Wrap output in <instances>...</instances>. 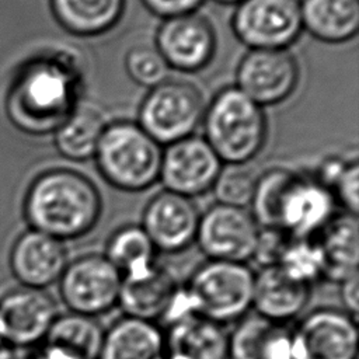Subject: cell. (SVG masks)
<instances>
[{"label": "cell", "instance_id": "obj_26", "mask_svg": "<svg viewBox=\"0 0 359 359\" xmlns=\"http://www.w3.org/2000/svg\"><path fill=\"white\" fill-rule=\"evenodd\" d=\"M102 116L90 108H76L55 130V144L69 160L83 161L94 157L105 129Z\"/></svg>", "mask_w": 359, "mask_h": 359}, {"label": "cell", "instance_id": "obj_31", "mask_svg": "<svg viewBox=\"0 0 359 359\" xmlns=\"http://www.w3.org/2000/svg\"><path fill=\"white\" fill-rule=\"evenodd\" d=\"M257 178L244 165H229L222 168L212 189L217 203L245 208L251 203Z\"/></svg>", "mask_w": 359, "mask_h": 359}, {"label": "cell", "instance_id": "obj_35", "mask_svg": "<svg viewBox=\"0 0 359 359\" xmlns=\"http://www.w3.org/2000/svg\"><path fill=\"white\" fill-rule=\"evenodd\" d=\"M205 0H142L144 7L161 18H172L195 13Z\"/></svg>", "mask_w": 359, "mask_h": 359}, {"label": "cell", "instance_id": "obj_33", "mask_svg": "<svg viewBox=\"0 0 359 359\" xmlns=\"http://www.w3.org/2000/svg\"><path fill=\"white\" fill-rule=\"evenodd\" d=\"M358 184H359V165L356 158L345 161L335 180L332 181L330 189L335 201H338L348 213L358 216L359 209V196H358Z\"/></svg>", "mask_w": 359, "mask_h": 359}, {"label": "cell", "instance_id": "obj_13", "mask_svg": "<svg viewBox=\"0 0 359 359\" xmlns=\"http://www.w3.org/2000/svg\"><path fill=\"white\" fill-rule=\"evenodd\" d=\"M154 48L170 69L199 72L213 59L216 35L203 17L192 13L165 18L157 29Z\"/></svg>", "mask_w": 359, "mask_h": 359}, {"label": "cell", "instance_id": "obj_9", "mask_svg": "<svg viewBox=\"0 0 359 359\" xmlns=\"http://www.w3.org/2000/svg\"><path fill=\"white\" fill-rule=\"evenodd\" d=\"M290 330L294 359H358V320L342 309L311 310Z\"/></svg>", "mask_w": 359, "mask_h": 359}, {"label": "cell", "instance_id": "obj_40", "mask_svg": "<svg viewBox=\"0 0 359 359\" xmlns=\"http://www.w3.org/2000/svg\"><path fill=\"white\" fill-rule=\"evenodd\" d=\"M1 342H4V341H3V338H1V334H0V344H1Z\"/></svg>", "mask_w": 359, "mask_h": 359}, {"label": "cell", "instance_id": "obj_21", "mask_svg": "<svg viewBox=\"0 0 359 359\" xmlns=\"http://www.w3.org/2000/svg\"><path fill=\"white\" fill-rule=\"evenodd\" d=\"M314 238L324 259L323 279L341 283L358 275L359 224L355 215H335Z\"/></svg>", "mask_w": 359, "mask_h": 359}, {"label": "cell", "instance_id": "obj_28", "mask_svg": "<svg viewBox=\"0 0 359 359\" xmlns=\"http://www.w3.org/2000/svg\"><path fill=\"white\" fill-rule=\"evenodd\" d=\"M293 172L285 168H272L257 178L251 199L252 217L261 229H279V206L283 192L293 178Z\"/></svg>", "mask_w": 359, "mask_h": 359}, {"label": "cell", "instance_id": "obj_6", "mask_svg": "<svg viewBox=\"0 0 359 359\" xmlns=\"http://www.w3.org/2000/svg\"><path fill=\"white\" fill-rule=\"evenodd\" d=\"M203 114V97L195 86L165 80L143 98L137 123L157 143L170 144L194 135Z\"/></svg>", "mask_w": 359, "mask_h": 359}, {"label": "cell", "instance_id": "obj_34", "mask_svg": "<svg viewBox=\"0 0 359 359\" xmlns=\"http://www.w3.org/2000/svg\"><path fill=\"white\" fill-rule=\"evenodd\" d=\"M290 240L292 237L280 229H261L251 259H255L259 268L278 265Z\"/></svg>", "mask_w": 359, "mask_h": 359}, {"label": "cell", "instance_id": "obj_14", "mask_svg": "<svg viewBox=\"0 0 359 359\" xmlns=\"http://www.w3.org/2000/svg\"><path fill=\"white\" fill-rule=\"evenodd\" d=\"M57 316V304L45 289H14L0 299L1 338L10 346L35 345L45 339Z\"/></svg>", "mask_w": 359, "mask_h": 359}, {"label": "cell", "instance_id": "obj_20", "mask_svg": "<svg viewBox=\"0 0 359 359\" xmlns=\"http://www.w3.org/2000/svg\"><path fill=\"white\" fill-rule=\"evenodd\" d=\"M227 341L223 325L187 314L164 330L163 359H227Z\"/></svg>", "mask_w": 359, "mask_h": 359}, {"label": "cell", "instance_id": "obj_18", "mask_svg": "<svg viewBox=\"0 0 359 359\" xmlns=\"http://www.w3.org/2000/svg\"><path fill=\"white\" fill-rule=\"evenodd\" d=\"M178 289L172 272L156 262L144 271L122 276L118 306L126 317L156 323L167 316Z\"/></svg>", "mask_w": 359, "mask_h": 359}, {"label": "cell", "instance_id": "obj_27", "mask_svg": "<svg viewBox=\"0 0 359 359\" xmlns=\"http://www.w3.org/2000/svg\"><path fill=\"white\" fill-rule=\"evenodd\" d=\"M104 255L122 276L144 271L157 262V250L140 224L115 230L107 241Z\"/></svg>", "mask_w": 359, "mask_h": 359}, {"label": "cell", "instance_id": "obj_12", "mask_svg": "<svg viewBox=\"0 0 359 359\" xmlns=\"http://www.w3.org/2000/svg\"><path fill=\"white\" fill-rule=\"evenodd\" d=\"M237 88L259 107L285 101L299 81V66L287 49H251L240 60Z\"/></svg>", "mask_w": 359, "mask_h": 359}, {"label": "cell", "instance_id": "obj_25", "mask_svg": "<svg viewBox=\"0 0 359 359\" xmlns=\"http://www.w3.org/2000/svg\"><path fill=\"white\" fill-rule=\"evenodd\" d=\"M57 22L80 36H95L109 31L121 20L125 0H50Z\"/></svg>", "mask_w": 359, "mask_h": 359}, {"label": "cell", "instance_id": "obj_39", "mask_svg": "<svg viewBox=\"0 0 359 359\" xmlns=\"http://www.w3.org/2000/svg\"><path fill=\"white\" fill-rule=\"evenodd\" d=\"M217 3H222V4H238L241 3L243 0H215Z\"/></svg>", "mask_w": 359, "mask_h": 359}, {"label": "cell", "instance_id": "obj_4", "mask_svg": "<svg viewBox=\"0 0 359 359\" xmlns=\"http://www.w3.org/2000/svg\"><path fill=\"white\" fill-rule=\"evenodd\" d=\"M205 140L229 165H244L262 149L266 139V118L262 107L237 87L219 91L203 118Z\"/></svg>", "mask_w": 359, "mask_h": 359}, {"label": "cell", "instance_id": "obj_23", "mask_svg": "<svg viewBox=\"0 0 359 359\" xmlns=\"http://www.w3.org/2000/svg\"><path fill=\"white\" fill-rule=\"evenodd\" d=\"M164 330L157 323L122 316L104 332L97 359H163Z\"/></svg>", "mask_w": 359, "mask_h": 359}, {"label": "cell", "instance_id": "obj_3", "mask_svg": "<svg viewBox=\"0 0 359 359\" xmlns=\"http://www.w3.org/2000/svg\"><path fill=\"white\" fill-rule=\"evenodd\" d=\"M79 72L59 57H42L25 67L13 91L14 109L31 129H56L76 108Z\"/></svg>", "mask_w": 359, "mask_h": 359}, {"label": "cell", "instance_id": "obj_30", "mask_svg": "<svg viewBox=\"0 0 359 359\" xmlns=\"http://www.w3.org/2000/svg\"><path fill=\"white\" fill-rule=\"evenodd\" d=\"M275 323L257 314L244 316L229 334L227 359H262L264 348Z\"/></svg>", "mask_w": 359, "mask_h": 359}, {"label": "cell", "instance_id": "obj_24", "mask_svg": "<svg viewBox=\"0 0 359 359\" xmlns=\"http://www.w3.org/2000/svg\"><path fill=\"white\" fill-rule=\"evenodd\" d=\"M303 29L328 43L353 38L359 29L358 0H302Z\"/></svg>", "mask_w": 359, "mask_h": 359}, {"label": "cell", "instance_id": "obj_29", "mask_svg": "<svg viewBox=\"0 0 359 359\" xmlns=\"http://www.w3.org/2000/svg\"><path fill=\"white\" fill-rule=\"evenodd\" d=\"M278 266L290 278L313 286L323 279L324 259L316 238H292L286 245Z\"/></svg>", "mask_w": 359, "mask_h": 359}, {"label": "cell", "instance_id": "obj_22", "mask_svg": "<svg viewBox=\"0 0 359 359\" xmlns=\"http://www.w3.org/2000/svg\"><path fill=\"white\" fill-rule=\"evenodd\" d=\"M104 332L97 318L69 311L56 317L41 351L50 359H97Z\"/></svg>", "mask_w": 359, "mask_h": 359}, {"label": "cell", "instance_id": "obj_8", "mask_svg": "<svg viewBox=\"0 0 359 359\" xmlns=\"http://www.w3.org/2000/svg\"><path fill=\"white\" fill-rule=\"evenodd\" d=\"M234 35L250 49H287L303 31L299 0H243L231 17Z\"/></svg>", "mask_w": 359, "mask_h": 359}, {"label": "cell", "instance_id": "obj_37", "mask_svg": "<svg viewBox=\"0 0 359 359\" xmlns=\"http://www.w3.org/2000/svg\"><path fill=\"white\" fill-rule=\"evenodd\" d=\"M0 359H15L14 356V351L11 349V346L6 342L0 344Z\"/></svg>", "mask_w": 359, "mask_h": 359}, {"label": "cell", "instance_id": "obj_19", "mask_svg": "<svg viewBox=\"0 0 359 359\" xmlns=\"http://www.w3.org/2000/svg\"><path fill=\"white\" fill-rule=\"evenodd\" d=\"M311 286L290 278L278 265L254 273L252 307L255 314L275 324H285L303 313L310 302Z\"/></svg>", "mask_w": 359, "mask_h": 359}, {"label": "cell", "instance_id": "obj_11", "mask_svg": "<svg viewBox=\"0 0 359 359\" xmlns=\"http://www.w3.org/2000/svg\"><path fill=\"white\" fill-rule=\"evenodd\" d=\"M223 163L201 136H188L163 150L158 181L165 191L192 198L212 189Z\"/></svg>", "mask_w": 359, "mask_h": 359}, {"label": "cell", "instance_id": "obj_38", "mask_svg": "<svg viewBox=\"0 0 359 359\" xmlns=\"http://www.w3.org/2000/svg\"><path fill=\"white\" fill-rule=\"evenodd\" d=\"M29 359H50V358H48L42 351H38L34 356H31Z\"/></svg>", "mask_w": 359, "mask_h": 359}, {"label": "cell", "instance_id": "obj_16", "mask_svg": "<svg viewBox=\"0 0 359 359\" xmlns=\"http://www.w3.org/2000/svg\"><path fill=\"white\" fill-rule=\"evenodd\" d=\"M199 219L191 198L163 191L146 205L140 226L157 251L178 254L195 243Z\"/></svg>", "mask_w": 359, "mask_h": 359}, {"label": "cell", "instance_id": "obj_32", "mask_svg": "<svg viewBox=\"0 0 359 359\" xmlns=\"http://www.w3.org/2000/svg\"><path fill=\"white\" fill-rule=\"evenodd\" d=\"M125 69L129 77L143 86L153 88L168 77V65L158 53L156 48L151 46H133L125 56Z\"/></svg>", "mask_w": 359, "mask_h": 359}, {"label": "cell", "instance_id": "obj_5", "mask_svg": "<svg viewBox=\"0 0 359 359\" xmlns=\"http://www.w3.org/2000/svg\"><path fill=\"white\" fill-rule=\"evenodd\" d=\"M94 157L107 182L139 192L158 181L163 149L137 122L116 121L105 126Z\"/></svg>", "mask_w": 359, "mask_h": 359}, {"label": "cell", "instance_id": "obj_1", "mask_svg": "<svg viewBox=\"0 0 359 359\" xmlns=\"http://www.w3.org/2000/svg\"><path fill=\"white\" fill-rule=\"evenodd\" d=\"M102 199L83 174L56 168L39 175L25 198V216L32 230L60 241L80 238L98 223Z\"/></svg>", "mask_w": 359, "mask_h": 359}, {"label": "cell", "instance_id": "obj_2", "mask_svg": "<svg viewBox=\"0 0 359 359\" xmlns=\"http://www.w3.org/2000/svg\"><path fill=\"white\" fill-rule=\"evenodd\" d=\"M254 273L243 262L203 261L178 289L165 316L168 323L187 314L220 325L241 320L252 307Z\"/></svg>", "mask_w": 359, "mask_h": 359}, {"label": "cell", "instance_id": "obj_10", "mask_svg": "<svg viewBox=\"0 0 359 359\" xmlns=\"http://www.w3.org/2000/svg\"><path fill=\"white\" fill-rule=\"evenodd\" d=\"M259 230L244 208L216 203L201 215L195 241L206 259L247 264L252 258Z\"/></svg>", "mask_w": 359, "mask_h": 359}, {"label": "cell", "instance_id": "obj_15", "mask_svg": "<svg viewBox=\"0 0 359 359\" xmlns=\"http://www.w3.org/2000/svg\"><path fill=\"white\" fill-rule=\"evenodd\" d=\"M335 205L328 187L294 174L282 196L278 227L292 238H314L335 216Z\"/></svg>", "mask_w": 359, "mask_h": 359}, {"label": "cell", "instance_id": "obj_7", "mask_svg": "<svg viewBox=\"0 0 359 359\" xmlns=\"http://www.w3.org/2000/svg\"><path fill=\"white\" fill-rule=\"evenodd\" d=\"M57 283L70 313L97 318L118 306L122 275L104 254L88 252L69 261Z\"/></svg>", "mask_w": 359, "mask_h": 359}, {"label": "cell", "instance_id": "obj_36", "mask_svg": "<svg viewBox=\"0 0 359 359\" xmlns=\"http://www.w3.org/2000/svg\"><path fill=\"white\" fill-rule=\"evenodd\" d=\"M339 296L344 304V309L348 314L358 320V310H359V278L353 275L344 282L339 283Z\"/></svg>", "mask_w": 359, "mask_h": 359}, {"label": "cell", "instance_id": "obj_17", "mask_svg": "<svg viewBox=\"0 0 359 359\" xmlns=\"http://www.w3.org/2000/svg\"><path fill=\"white\" fill-rule=\"evenodd\" d=\"M67 264L65 243L32 229L18 237L10 254L14 276L32 289H45L57 282Z\"/></svg>", "mask_w": 359, "mask_h": 359}]
</instances>
